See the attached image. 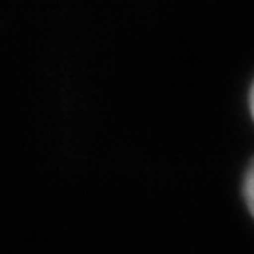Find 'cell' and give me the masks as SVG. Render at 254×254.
I'll list each match as a JSON object with an SVG mask.
<instances>
[{
  "label": "cell",
  "instance_id": "6da1fadb",
  "mask_svg": "<svg viewBox=\"0 0 254 254\" xmlns=\"http://www.w3.org/2000/svg\"><path fill=\"white\" fill-rule=\"evenodd\" d=\"M241 198L245 203V209L249 215H253V200H254V175H253V166H247L245 173H243V183H241Z\"/></svg>",
  "mask_w": 254,
  "mask_h": 254
}]
</instances>
